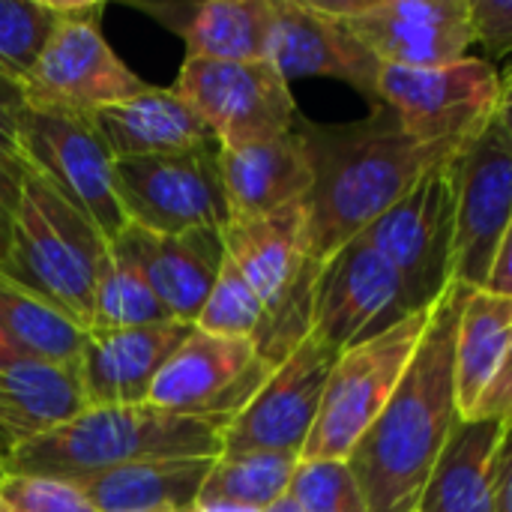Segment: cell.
Instances as JSON below:
<instances>
[{
	"label": "cell",
	"mask_w": 512,
	"mask_h": 512,
	"mask_svg": "<svg viewBox=\"0 0 512 512\" xmlns=\"http://www.w3.org/2000/svg\"><path fill=\"white\" fill-rule=\"evenodd\" d=\"M297 132L312 162V189L303 198V210L309 258L318 264L366 234L432 168L462 153V147L414 141L384 102L351 123L300 117Z\"/></svg>",
	"instance_id": "1"
},
{
	"label": "cell",
	"mask_w": 512,
	"mask_h": 512,
	"mask_svg": "<svg viewBox=\"0 0 512 512\" xmlns=\"http://www.w3.org/2000/svg\"><path fill=\"white\" fill-rule=\"evenodd\" d=\"M468 288L450 285L381 417L348 456L369 512H417L432 468L462 423L456 396V330Z\"/></svg>",
	"instance_id": "2"
},
{
	"label": "cell",
	"mask_w": 512,
	"mask_h": 512,
	"mask_svg": "<svg viewBox=\"0 0 512 512\" xmlns=\"http://www.w3.org/2000/svg\"><path fill=\"white\" fill-rule=\"evenodd\" d=\"M231 417H186L150 405H87L63 426L3 453L6 474L84 480L147 459H219Z\"/></svg>",
	"instance_id": "3"
},
{
	"label": "cell",
	"mask_w": 512,
	"mask_h": 512,
	"mask_svg": "<svg viewBox=\"0 0 512 512\" xmlns=\"http://www.w3.org/2000/svg\"><path fill=\"white\" fill-rule=\"evenodd\" d=\"M111 255L105 234L42 174L27 168L12 210V243L0 273L39 294L90 333L93 294Z\"/></svg>",
	"instance_id": "4"
},
{
	"label": "cell",
	"mask_w": 512,
	"mask_h": 512,
	"mask_svg": "<svg viewBox=\"0 0 512 512\" xmlns=\"http://www.w3.org/2000/svg\"><path fill=\"white\" fill-rule=\"evenodd\" d=\"M432 321V306L393 330L342 351L333 363L318 420L303 447L306 462H348L360 438L387 408Z\"/></svg>",
	"instance_id": "5"
},
{
	"label": "cell",
	"mask_w": 512,
	"mask_h": 512,
	"mask_svg": "<svg viewBox=\"0 0 512 512\" xmlns=\"http://www.w3.org/2000/svg\"><path fill=\"white\" fill-rule=\"evenodd\" d=\"M99 15L102 3H63L54 36L21 84L27 108L63 117H96L147 90V81H141L108 45Z\"/></svg>",
	"instance_id": "6"
},
{
	"label": "cell",
	"mask_w": 512,
	"mask_h": 512,
	"mask_svg": "<svg viewBox=\"0 0 512 512\" xmlns=\"http://www.w3.org/2000/svg\"><path fill=\"white\" fill-rule=\"evenodd\" d=\"M114 183L129 225L153 234H189L216 228L228 216L219 144L165 156H132L114 162Z\"/></svg>",
	"instance_id": "7"
},
{
	"label": "cell",
	"mask_w": 512,
	"mask_h": 512,
	"mask_svg": "<svg viewBox=\"0 0 512 512\" xmlns=\"http://www.w3.org/2000/svg\"><path fill=\"white\" fill-rule=\"evenodd\" d=\"M504 84L489 60L465 57L444 66H384L381 102L426 147H465L501 108Z\"/></svg>",
	"instance_id": "8"
},
{
	"label": "cell",
	"mask_w": 512,
	"mask_h": 512,
	"mask_svg": "<svg viewBox=\"0 0 512 512\" xmlns=\"http://www.w3.org/2000/svg\"><path fill=\"white\" fill-rule=\"evenodd\" d=\"M171 87L201 114L219 147L270 141L300 123L291 84L270 60L186 57Z\"/></svg>",
	"instance_id": "9"
},
{
	"label": "cell",
	"mask_w": 512,
	"mask_h": 512,
	"mask_svg": "<svg viewBox=\"0 0 512 512\" xmlns=\"http://www.w3.org/2000/svg\"><path fill=\"white\" fill-rule=\"evenodd\" d=\"M512 219V138L492 117L453 159V285L480 291Z\"/></svg>",
	"instance_id": "10"
},
{
	"label": "cell",
	"mask_w": 512,
	"mask_h": 512,
	"mask_svg": "<svg viewBox=\"0 0 512 512\" xmlns=\"http://www.w3.org/2000/svg\"><path fill=\"white\" fill-rule=\"evenodd\" d=\"M336 357V348L309 333L270 369L264 384L231 417L222 435V456L282 453L300 459L318 420Z\"/></svg>",
	"instance_id": "11"
},
{
	"label": "cell",
	"mask_w": 512,
	"mask_h": 512,
	"mask_svg": "<svg viewBox=\"0 0 512 512\" xmlns=\"http://www.w3.org/2000/svg\"><path fill=\"white\" fill-rule=\"evenodd\" d=\"M423 312L402 276L366 243L351 240L330 255L315 279L312 333L339 354Z\"/></svg>",
	"instance_id": "12"
},
{
	"label": "cell",
	"mask_w": 512,
	"mask_h": 512,
	"mask_svg": "<svg viewBox=\"0 0 512 512\" xmlns=\"http://www.w3.org/2000/svg\"><path fill=\"white\" fill-rule=\"evenodd\" d=\"M21 153L27 168L42 174L72 207H78L108 243L126 231V216L117 198L114 162L108 141L93 117H63L24 111Z\"/></svg>",
	"instance_id": "13"
},
{
	"label": "cell",
	"mask_w": 512,
	"mask_h": 512,
	"mask_svg": "<svg viewBox=\"0 0 512 512\" xmlns=\"http://www.w3.org/2000/svg\"><path fill=\"white\" fill-rule=\"evenodd\" d=\"M453 159L432 168L360 234L402 276L423 309L435 306L453 285Z\"/></svg>",
	"instance_id": "14"
},
{
	"label": "cell",
	"mask_w": 512,
	"mask_h": 512,
	"mask_svg": "<svg viewBox=\"0 0 512 512\" xmlns=\"http://www.w3.org/2000/svg\"><path fill=\"white\" fill-rule=\"evenodd\" d=\"M342 18L384 66H444L474 45L471 0H315Z\"/></svg>",
	"instance_id": "15"
},
{
	"label": "cell",
	"mask_w": 512,
	"mask_h": 512,
	"mask_svg": "<svg viewBox=\"0 0 512 512\" xmlns=\"http://www.w3.org/2000/svg\"><path fill=\"white\" fill-rule=\"evenodd\" d=\"M270 369L252 342L222 339L192 327L156 375L147 405L186 417H234Z\"/></svg>",
	"instance_id": "16"
},
{
	"label": "cell",
	"mask_w": 512,
	"mask_h": 512,
	"mask_svg": "<svg viewBox=\"0 0 512 512\" xmlns=\"http://www.w3.org/2000/svg\"><path fill=\"white\" fill-rule=\"evenodd\" d=\"M267 60L288 84L294 78H336L381 105L384 63L315 0H276Z\"/></svg>",
	"instance_id": "17"
},
{
	"label": "cell",
	"mask_w": 512,
	"mask_h": 512,
	"mask_svg": "<svg viewBox=\"0 0 512 512\" xmlns=\"http://www.w3.org/2000/svg\"><path fill=\"white\" fill-rule=\"evenodd\" d=\"M114 246L135 261L171 321L195 324L225 261L222 231L153 234L126 225Z\"/></svg>",
	"instance_id": "18"
},
{
	"label": "cell",
	"mask_w": 512,
	"mask_h": 512,
	"mask_svg": "<svg viewBox=\"0 0 512 512\" xmlns=\"http://www.w3.org/2000/svg\"><path fill=\"white\" fill-rule=\"evenodd\" d=\"M192 324L159 321L126 330H90L78 357L87 405H147L150 387Z\"/></svg>",
	"instance_id": "19"
},
{
	"label": "cell",
	"mask_w": 512,
	"mask_h": 512,
	"mask_svg": "<svg viewBox=\"0 0 512 512\" xmlns=\"http://www.w3.org/2000/svg\"><path fill=\"white\" fill-rule=\"evenodd\" d=\"M219 168L231 222L300 204L312 189V162L297 129L270 141L219 147Z\"/></svg>",
	"instance_id": "20"
},
{
	"label": "cell",
	"mask_w": 512,
	"mask_h": 512,
	"mask_svg": "<svg viewBox=\"0 0 512 512\" xmlns=\"http://www.w3.org/2000/svg\"><path fill=\"white\" fill-rule=\"evenodd\" d=\"M510 438L504 420H462L432 468L417 512H495Z\"/></svg>",
	"instance_id": "21"
},
{
	"label": "cell",
	"mask_w": 512,
	"mask_h": 512,
	"mask_svg": "<svg viewBox=\"0 0 512 512\" xmlns=\"http://www.w3.org/2000/svg\"><path fill=\"white\" fill-rule=\"evenodd\" d=\"M93 120L117 159L165 156L219 144L201 114L174 87L147 84V90L99 111Z\"/></svg>",
	"instance_id": "22"
},
{
	"label": "cell",
	"mask_w": 512,
	"mask_h": 512,
	"mask_svg": "<svg viewBox=\"0 0 512 512\" xmlns=\"http://www.w3.org/2000/svg\"><path fill=\"white\" fill-rule=\"evenodd\" d=\"M195 60H267L276 0H204L147 6Z\"/></svg>",
	"instance_id": "23"
},
{
	"label": "cell",
	"mask_w": 512,
	"mask_h": 512,
	"mask_svg": "<svg viewBox=\"0 0 512 512\" xmlns=\"http://www.w3.org/2000/svg\"><path fill=\"white\" fill-rule=\"evenodd\" d=\"M84 408L78 363L15 360L0 366V453L63 426Z\"/></svg>",
	"instance_id": "24"
},
{
	"label": "cell",
	"mask_w": 512,
	"mask_h": 512,
	"mask_svg": "<svg viewBox=\"0 0 512 512\" xmlns=\"http://www.w3.org/2000/svg\"><path fill=\"white\" fill-rule=\"evenodd\" d=\"M216 459H147L75 480L96 512H192Z\"/></svg>",
	"instance_id": "25"
},
{
	"label": "cell",
	"mask_w": 512,
	"mask_h": 512,
	"mask_svg": "<svg viewBox=\"0 0 512 512\" xmlns=\"http://www.w3.org/2000/svg\"><path fill=\"white\" fill-rule=\"evenodd\" d=\"M512 342V297L486 288L468 291L456 330V396L462 420H468L492 378L498 375Z\"/></svg>",
	"instance_id": "26"
},
{
	"label": "cell",
	"mask_w": 512,
	"mask_h": 512,
	"mask_svg": "<svg viewBox=\"0 0 512 512\" xmlns=\"http://www.w3.org/2000/svg\"><path fill=\"white\" fill-rule=\"evenodd\" d=\"M0 330L24 360L78 363L87 330L39 294L0 273Z\"/></svg>",
	"instance_id": "27"
},
{
	"label": "cell",
	"mask_w": 512,
	"mask_h": 512,
	"mask_svg": "<svg viewBox=\"0 0 512 512\" xmlns=\"http://www.w3.org/2000/svg\"><path fill=\"white\" fill-rule=\"evenodd\" d=\"M297 456L282 453H243L219 456L204 480L198 507L204 504H234L249 510H267L288 495L291 477L297 471Z\"/></svg>",
	"instance_id": "28"
},
{
	"label": "cell",
	"mask_w": 512,
	"mask_h": 512,
	"mask_svg": "<svg viewBox=\"0 0 512 512\" xmlns=\"http://www.w3.org/2000/svg\"><path fill=\"white\" fill-rule=\"evenodd\" d=\"M171 321L156 300L153 288L147 285L144 273L135 261L111 243V255L99 273L96 294H93V318L90 330H126Z\"/></svg>",
	"instance_id": "29"
},
{
	"label": "cell",
	"mask_w": 512,
	"mask_h": 512,
	"mask_svg": "<svg viewBox=\"0 0 512 512\" xmlns=\"http://www.w3.org/2000/svg\"><path fill=\"white\" fill-rule=\"evenodd\" d=\"M60 18V0H0V75L24 84Z\"/></svg>",
	"instance_id": "30"
},
{
	"label": "cell",
	"mask_w": 512,
	"mask_h": 512,
	"mask_svg": "<svg viewBox=\"0 0 512 512\" xmlns=\"http://www.w3.org/2000/svg\"><path fill=\"white\" fill-rule=\"evenodd\" d=\"M264 324H267L264 303L258 300L252 285L243 279V273L225 255L222 270L216 276V285H213V291H210L207 303L201 306L192 327L201 333H210V336L246 339L255 345L264 333Z\"/></svg>",
	"instance_id": "31"
},
{
	"label": "cell",
	"mask_w": 512,
	"mask_h": 512,
	"mask_svg": "<svg viewBox=\"0 0 512 512\" xmlns=\"http://www.w3.org/2000/svg\"><path fill=\"white\" fill-rule=\"evenodd\" d=\"M288 495L303 507V512H369L366 495L348 462L300 459Z\"/></svg>",
	"instance_id": "32"
},
{
	"label": "cell",
	"mask_w": 512,
	"mask_h": 512,
	"mask_svg": "<svg viewBox=\"0 0 512 512\" xmlns=\"http://www.w3.org/2000/svg\"><path fill=\"white\" fill-rule=\"evenodd\" d=\"M0 504L6 512H96L75 480L42 474H6Z\"/></svg>",
	"instance_id": "33"
},
{
	"label": "cell",
	"mask_w": 512,
	"mask_h": 512,
	"mask_svg": "<svg viewBox=\"0 0 512 512\" xmlns=\"http://www.w3.org/2000/svg\"><path fill=\"white\" fill-rule=\"evenodd\" d=\"M24 111V87L0 75V201L9 207V213L21 198V183L27 174V162L21 153Z\"/></svg>",
	"instance_id": "34"
},
{
	"label": "cell",
	"mask_w": 512,
	"mask_h": 512,
	"mask_svg": "<svg viewBox=\"0 0 512 512\" xmlns=\"http://www.w3.org/2000/svg\"><path fill=\"white\" fill-rule=\"evenodd\" d=\"M474 45H483L489 57H507L512 51V0H471Z\"/></svg>",
	"instance_id": "35"
},
{
	"label": "cell",
	"mask_w": 512,
	"mask_h": 512,
	"mask_svg": "<svg viewBox=\"0 0 512 512\" xmlns=\"http://www.w3.org/2000/svg\"><path fill=\"white\" fill-rule=\"evenodd\" d=\"M512 411V342L510 348H507V354H504V363H501V369H498V375L492 378V384H489V390L483 393V399H480V405H477V411L471 414V417H477V420H507ZM468 417V420H471Z\"/></svg>",
	"instance_id": "36"
},
{
	"label": "cell",
	"mask_w": 512,
	"mask_h": 512,
	"mask_svg": "<svg viewBox=\"0 0 512 512\" xmlns=\"http://www.w3.org/2000/svg\"><path fill=\"white\" fill-rule=\"evenodd\" d=\"M486 291L501 294V297H512V219L510 225H507V231H504V240H501L495 267H492V273H489Z\"/></svg>",
	"instance_id": "37"
},
{
	"label": "cell",
	"mask_w": 512,
	"mask_h": 512,
	"mask_svg": "<svg viewBox=\"0 0 512 512\" xmlns=\"http://www.w3.org/2000/svg\"><path fill=\"white\" fill-rule=\"evenodd\" d=\"M495 512H512V438L504 456V468L498 477V492H495Z\"/></svg>",
	"instance_id": "38"
},
{
	"label": "cell",
	"mask_w": 512,
	"mask_h": 512,
	"mask_svg": "<svg viewBox=\"0 0 512 512\" xmlns=\"http://www.w3.org/2000/svg\"><path fill=\"white\" fill-rule=\"evenodd\" d=\"M9 243H12V213H9V207L0 201V264H3L6 255H9Z\"/></svg>",
	"instance_id": "39"
},
{
	"label": "cell",
	"mask_w": 512,
	"mask_h": 512,
	"mask_svg": "<svg viewBox=\"0 0 512 512\" xmlns=\"http://www.w3.org/2000/svg\"><path fill=\"white\" fill-rule=\"evenodd\" d=\"M15 360H24L12 345H9V339L3 336V330H0V366H6V363H15Z\"/></svg>",
	"instance_id": "40"
},
{
	"label": "cell",
	"mask_w": 512,
	"mask_h": 512,
	"mask_svg": "<svg viewBox=\"0 0 512 512\" xmlns=\"http://www.w3.org/2000/svg\"><path fill=\"white\" fill-rule=\"evenodd\" d=\"M261 512H303V507H300L291 495H285V498H279L276 504H270L267 510H261Z\"/></svg>",
	"instance_id": "41"
},
{
	"label": "cell",
	"mask_w": 512,
	"mask_h": 512,
	"mask_svg": "<svg viewBox=\"0 0 512 512\" xmlns=\"http://www.w3.org/2000/svg\"><path fill=\"white\" fill-rule=\"evenodd\" d=\"M192 512H261V510H249V507H234V504H204V507H195Z\"/></svg>",
	"instance_id": "42"
},
{
	"label": "cell",
	"mask_w": 512,
	"mask_h": 512,
	"mask_svg": "<svg viewBox=\"0 0 512 512\" xmlns=\"http://www.w3.org/2000/svg\"><path fill=\"white\" fill-rule=\"evenodd\" d=\"M498 120H501V126L507 129V135L512 138V102H501V108H498V114H495Z\"/></svg>",
	"instance_id": "43"
},
{
	"label": "cell",
	"mask_w": 512,
	"mask_h": 512,
	"mask_svg": "<svg viewBox=\"0 0 512 512\" xmlns=\"http://www.w3.org/2000/svg\"><path fill=\"white\" fill-rule=\"evenodd\" d=\"M501 84H504V99L501 102H512V66L507 69V75L501 78Z\"/></svg>",
	"instance_id": "44"
},
{
	"label": "cell",
	"mask_w": 512,
	"mask_h": 512,
	"mask_svg": "<svg viewBox=\"0 0 512 512\" xmlns=\"http://www.w3.org/2000/svg\"><path fill=\"white\" fill-rule=\"evenodd\" d=\"M3 477H6V468H3V453H0V483H3Z\"/></svg>",
	"instance_id": "45"
},
{
	"label": "cell",
	"mask_w": 512,
	"mask_h": 512,
	"mask_svg": "<svg viewBox=\"0 0 512 512\" xmlns=\"http://www.w3.org/2000/svg\"><path fill=\"white\" fill-rule=\"evenodd\" d=\"M504 423H507V426H510V429H512V411H510V417H507V420H504Z\"/></svg>",
	"instance_id": "46"
},
{
	"label": "cell",
	"mask_w": 512,
	"mask_h": 512,
	"mask_svg": "<svg viewBox=\"0 0 512 512\" xmlns=\"http://www.w3.org/2000/svg\"><path fill=\"white\" fill-rule=\"evenodd\" d=\"M0 512H6V507H3V504H0Z\"/></svg>",
	"instance_id": "47"
}]
</instances>
